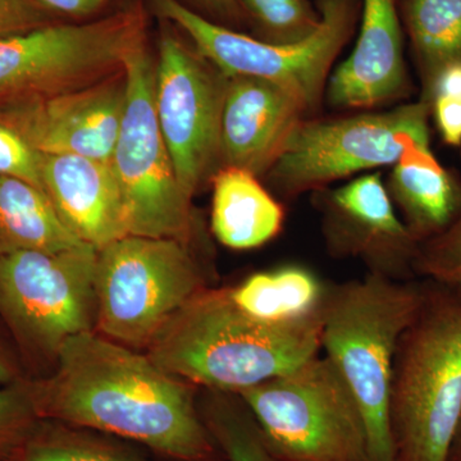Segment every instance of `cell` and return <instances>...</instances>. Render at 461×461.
Here are the masks:
<instances>
[{"instance_id":"cell-9","label":"cell","mask_w":461,"mask_h":461,"mask_svg":"<svg viewBox=\"0 0 461 461\" xmlns=\"http://www.w3.org/2000/svg\"><path fill=\"white\" fill-rule=\"evenodd\" d=\"M144 39L140 9L0 36V104L81 89L120 74Z\"/></svg>"},{"instance_id":"cell-1","label":"cell","mask_w":461,"mask_h":461,"mask_svg":"<svg viewBox=\"0 0 461 461\" xmlns=\"http://www.w3.org/2000/svg\"><path fill=\"white\" fill-rule=\"evenodd\" d=\"M36 414L144 446L173 461H226L195 388L95 330L71 338L47 375L26 379Z\"/></svg>"},{"instance_id":"cell-12","label":"cell","mask_w":461,"mask_h":461,"mask_svg":"<svg viewBox=\"0 0 461 461\" xmlns=\"http://www.w3.org/2000/svg\"><path fill=\"white\" fill-rule=\"evenodd\" d=\"M227 76L172 36L160 41L156 112L182 190L193 200L221 163Z\"/></svg>"},{"instance_id":"cell-18","label":"cell","mask_w":461,"mask_h":461,"mask_svg":"<svg viewBox=\"0 0 461 461\" xmlns=\"http://www.w3.org/2000/svg\"><path fill=\"white\" fill-rule=\"evenodd\" d=\"M388 195L420 244L444 233L461 213V181L433 156L412 147L393 166Z\"/></svg>"},{"instance_id":"cell-29","label":"cell","mask_w":461,"mask_h":461,"mask_svg":"<svg viewBox=\"0 0 461 461\" xmlns=\"http://www.w3.org/2000/svg\"><path fill=\"white\" fill-rule=\"evenodd\" d=\"M51 23V12L36 0H0V36L29 32Z\"/></svg>"},{"instance_id":"cell-28","label":"cell","mask_w":461,"mask_h":461,"mask_svg":"<svg viewBox=\"0 0 461 461\" xmlns=\"http://www.w3.org/2000/svg\"><path fill=\"white\" fill-rule=\"evenodd\" d=\"M42 160L44 154L16 130L0 122V176L29 182L44 191Z\"/></svg>"},{"instance_id":"cell-17","label":"cell","mask_w":461,"mask_h":461,"mask_svg":"<svg viewBox=\"0 0 461 461\" xmlns=\"http://www.w3.org/2000/svg\"><path fill=\"white\" fill-rule=\"evenodd\" d=\"M42 186L67 229L85 244L99 250L130 235L126 205L111 162L44 154Z\"/></svg>"},{"instance_id":"cell-11","label":"cell","mask_w":461,"mask_h":461,"mask_svg":"<svg viewBox=\"0 0 461 461\" xmlns=\"http://www.w3.org/2000/svg\"><path fill=\"white\" fill-rule=\"evenodd\" d=\"M158 14L181 27L196 50L226 76H248L280 84L309 111L320 104L329 75L354 29L355 0H321V25L293 44H275L230 32L205 20L178 0H151Z\"/></svg>"},{"instance_id":"cell-14","label":"cell","mask_w":461,"mask_h":461,"mask_svg":"<svg viewBox=\"0 0 461 461\" xmlns=\"http://www.w3.org/2000/svg\"><path fill=\"white\" fill-rule=\"evenodd\" d=\"M126 74L81 89L0 104V122L42 154L111 160L126 103Z\"/></svg>"},{"instance_id":"cell-2","label":"cell","mask_w":461,"mask_h":461,"mask_svg":"<svg viewBox=\"0 0 461 461\" xmlns=\"http://www.w3.org/2000/svg\"><path fill=\"white\" fill-rule=\"evenodd\" d=\"M321 350V315L293 324L245 313L229 287H205L191 297L145 354L196 387L238 393L286 375Z\"/></svg>"},{"instance_id":"cell-22","label":"cell","mask_w":461,"mask_h":461,"mask_svg":"<svg viewBox=\"0 0 461 461\" xmlns=\"http://www.w3.org/2000/svg\"><path fill=\"white\" fill-rule=\"evenodd\" d=\"M403 17L426 98L439 72L461 62V0H403Z\"/></svg>"},{"instance_id":"cell-6","label":"cell","mask_w":461,"mask_h":461,"mask_svg":"<svg viewBox=\"0 0 461 461\" xmlns=\"http://www.w3.org/2000/svg\"><path fill=\"white\" fill-rule=\"evenodd\" d=\"M208 286L191 242L124 236L96 254L95 332L145 353L173 315Z\"/></svg>"},{"instance_id":"cell-24","label":"cell","mask_w":461,"mask_h":461,"mask_svg":"<svg viewBox=\"0 0 461 461\" xmlns=\"http://www.w3.org/2000/svg\"><path fill=\"white\" fill-rule=\"evenodd\" d=\"M199 408L226 461H278L267 447L241 397L205 390L199 399Z\"/></svg>"},{"instance_id":"cell-32","label":"cell","mask_w":461,"mask_h":461,"mask_svg":"<svg viewBox=\"0 0 461 461\" xmlns=\"http://www.w3.org/2000/svg\"><path fill=\"white\" fill-rule=\"evenodd\" d=\"M447 461H461V415L456 429H455V435L453 442H451L450 450H448Z\"/></svg>"},{"instance_id":"cell-26","label":"cell","mask_w":461,"mask_h":461,"mask_svg":"<svg viewBox=\"0 0 461 461\" xmlns=\"http://www.w3.org/2000/svg\"><path fill=\"white\" fill-rule=\"evenodd\" d=\"M41 418L36 414L26 379L0 386V461H11Z\"/></svg>"},{"instance_id":"cell-19","label":"cell","mask_w":461,"mask_h":461,"mask_svg":"<svg viewBox=\"0 0 461 461\" xmlns=\"http://www.w3.org/2000/svg\"><path fill=\"white\" fill-rule=\"evenodd\" d=\"M211 181L212 232L221 244L233 250H250L280 235L284 206L256 175L239 167L223 166Z\"/></svg>"},{"instance_id":"cell-21","label":"cell","mask_w":461,"mask_h":461,"mask_svg":"<svg viewBox=\"0 0 461 461\" xmlns=\"http://www.w3.org/2000/svg\"><path fill=\"white\" fill-rule=\"evenodd\" d=\"M85 244L60 220L45 191L0 176V256L60 251Z\"/></svg>"},{"instance_id":"cell-30","label":"cell","mask_w":461,"mask_h":461,"mask_svg":"<svg viewBox=\"0 0 461 461\" xmlns=\"http://www.w3.org/2000/svg\"><path fill=\"white\" fill-rule=\"evenodd\" d=\"M42 7L50 12L72 14V16H85L98 11L105 0H36Z\"/></svg>"},{"instance_id":"cell-15","label":"cell","mask_w":461,"mask_h":461,"mask_svg":"<svg viewBox=\"0 0 461 461\" xmlns=\"http://www.w3.org/2000/svg\"><path fill=\"white\" fill-rule=\"evenodd\" d=\"M227 77L221 114V167L266 176L309 108L280 84L248 76Z\"/></svg>"},{"instance_id":"cell-20","label":"cell","mask_w":461,"mask_h":461,"mask_svg":"<svg viewBox=\"0 0 461 461\" xmlns=\"http://www.w3.org/2000/svg\"><path fill=\"white\" fill-rule=\"evenodd\" d=\"M229 290L245 313L268 323L293 324L321 315L329 285L306 267L287 264L254 273Z\"/></svg>"},{"instance_id":"cell-4","label":"cell","mask_w":461,"mask_h":461,"mask_svg":"<svg viewBox=\"0 0 461 461\" xmlns=\"http://www.w3.org/2000/svg\"><path fill=\"white\" fill-rule=\"evenodd\" d=\"M421 299L423 281H393L371 273L327 290L321 350L362 409L373 461H393L388 418L393 362Z\"/></svg>"},{"instance_id":"cell-7","label":"cell","mask_w":461,"mask_h":461,"mask_svg":"<svg viewBox=\"0 0 461 461\" xmlns=\"http://www.w3.org/2000/svg\"><path fill=\"white\" fill-rule=\"evenodd\" d=\"M96 254L80 244L0 256V318L25 360L51 371L69 339L95 330Z\"/></svg>"},{"instance_id":"cell-10","label":"cell","mask_w":461,"mask_h":461,"mask_svg":"<svg viewBox=\"0 0 461 461\" xmlns=\"http://www.w3.org/2000/svg\"><path fill=\"white\" fill-rule=\"evenodd\" d=\"M126 103L111 162L122 193L130 235L194 244L196 218L158 124L156 68L145 48L124 65Z\"/></svg>"},{"instance_id":"cell-25","label":"cell","mask_w":461,"mask_h":461,"mask_svg":"<svg viewBox=\"0 0 461 461\" xmlns=\"http://www.w3.org/2000/svg\"><path fill=\"white\" fill-rule=\"evenodd\" d=\"M264 30L268 42L293 44L313 35L321 25V11L309 0H241Z\"/></svg>"},{"instance_id":"cell-8","label":"cell","mask_w":461,"mask_h":461,"mask_svg":"<svg viewBox=\"0 0 461 461\" xmlns=\"http://www.w3.org/2000/svg\"><path fill=\"white\" fill-rule=\"evenodd\" d=\"M430 104L420 99L393 109L336 120L303 121L291 133L267 181L285 199L357 172L395 166L412 147H430Z\"/></svg>"},{"instance_id":"cell-31","label":"cell","mask_w":461,"mask_h":461,"mask_svg":"<svg viewBox=\"0 0 461 461\" xmlns=\"http://www.w3.org/2000/svg\"><path fill=\"white\" fill-rule=\"evenodd\" d=\"M21 381H23V377L20 359L8 348L5 339H0V386H8Z\"/></svg>"},{"instance_id":"cell-5","label":"cell","mask_w":461,"mask_h":461,"mask_svg":"<svg viewBox=\"0 0 461 461\" xmlns=\"http://www.w3.org/2000/svg\"><path fill=\"white\" fill-rule=\"evenodd\" d=\"M238 395L278 461H373L362 409L327 357Z\"/></svg>"},{"instance_id":"cell-16","label":"cell","mask_w":461,"mask_h":461,"mask_svg":"<svg viewBox=\"0 0 461 461\" xmlns=\"http://www.w3.org/2000/svg\"><path fill=\"white\" fill-rule=\"evenodd\" d=\"M326 91L330 105L351 109L377 108L409 95L396 0H363L359 38L330 76Z\"/></svg>"},{"instance_id":"cell-13","label":"cell","mask_w":461,"mask_h":461,"mask_svg":"<svg viewBox=\"0 0 461 461\" xmlns=\"http://www.w3.org/2000/svg\"><path fill=\"white\" fill-rule=\"evenodd\" d=\"M327 251L357 259L371 275L393 281L417 278L420 242L403 224L381 175H363L338 189L315 191Z\"/></svg>"},{"instance_id":"cell-33","label":"cell","mask_w":461,"mask_h":461,"mask_svg":"<svg viewBox=\"0 0 461 461\" xmlns=\"http://www.w3.org/2000/svg\"><path fill=\"white\" fill-rule=\"evenodd\" d=\"M204 2L222 14H233L238 9V0H204Z\"/></svg>"},{"instance_id":"cell-3","label":"cell","mask_w":461,"mask_h":461,"mask_svg":"<svg viewBox=\"0 0 461 461\" xmlns=\"http://www.w3.org/2000/svg\"><path fill=\"white\" fill-rule=\"evenodd\" d=\"M423 281V299L393 362V461H447L461 415V293Z\"/></svg>"},{"instance_id":"cell-27","label":"cell","mask_w":461,"mask_h":461,"mask_svg":"<svg viewBox=\"0 0 461 461\" xmlns=\"http://www.w3.org/2000/svg\"><path fill=\"white\" fill-rule=\"evenodd\" d=\"M446 144L461 145V62L446 66L426 98Z\"/></svg>"},{"instance_id":"cell-23","label":"cell","mask_w":461,"mask_h":461,"mask_svg":"<svg viewBox=\"0 0 461 461\" xmlns=\"http://www.w3.org/2000/svg\"><path fill=\"white\" fill-rule=\"evenodd\" d=\"M11 461H173L96 430L41 420Z\"/></svg>"}]
</instances>
